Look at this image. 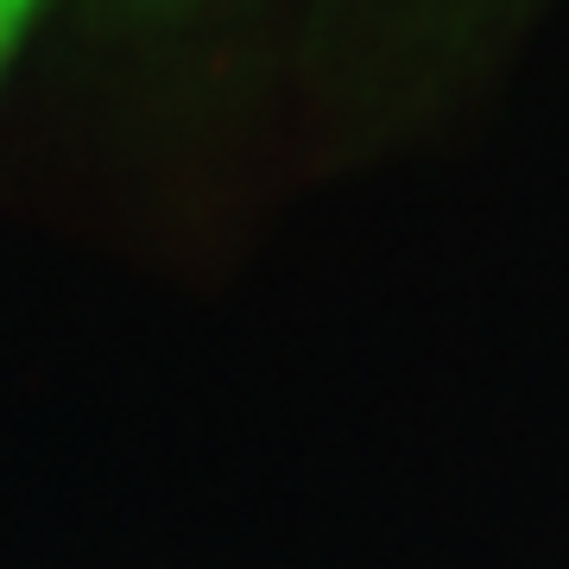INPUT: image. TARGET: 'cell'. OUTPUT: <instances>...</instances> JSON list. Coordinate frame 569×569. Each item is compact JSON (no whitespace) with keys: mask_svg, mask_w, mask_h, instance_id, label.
I'll use <instances>...</instances> for the list:
<instances>
[{"mask_svg":"<svg viewBox=\"0 0 569 569\" xmlns=\"http://www.w3.org/2000/svg\"><path fill=\"white\" fill-rule=\"evenodd\" d=\"M44 0H0V70H7V58L20 51V39L39 26Z\"/></svg>","mask_w":569,"mask_h":569,"instance_id":"obj_2","label":"cell"},{"mask_svg":"<svg viewBox=\"0 0 569 569\" xmlns=\"http://www.w3.org/2000/svg\"><path fill=\"white\" fill-rule=\"evenodd\" d=\"M89 7H96L102 26H152V20L183 13V7H197V0H89Z\"/></svg>","mask_w":569,"mask_h":569,"instance_id":"obj_1","label":"cell"}]
</instances>
